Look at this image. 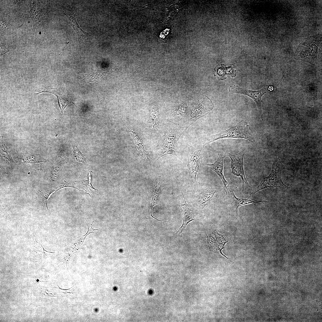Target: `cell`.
Here are the masks:
<instances>
[{
    "label": "cell",
    "instance_id": "cell-10",
    "mask_svg": "<svg viewBox=\"0 0 322 322\" xmlns=\"http://www.w3.org/2000/svg\"><path fill=\"white\" fill-rule=\"evenodd\" d=\"M226 155L221 154H220L217 160L213 163L208 164L206 165L209 168L214 171L220 178L224 185L223 188L226 194L229 193L233 191L231 185L225 179L223 174L224 160Z\"/></svg>",
    "mask_w": 322,
    "mask_h": 322
},
{
    "label": "cell",
    "instance_id": "cell-6",
    "mask_svg": "<svg viewBox=\"0 0 322 322\" xmlns=\"http://www.w3.org/2000/svg\"><path fill=\"white\" fill-rule=\"evenodd\" d=\"M202 157L200 150L193 148L191 150L188 156V185L193 189L197 188L196 177Z\"/></svg>",
    "mask_w": 322,
    "mask_h": 322
},
{
    "label": "cell",
    "instance_id": "cell-4",
    "mask_svg": "<svg viewBox=\"0 0 322 322\" xmlns=\"http://www.w3.org/2000/svg\"><path fill=\"white\" fill-rule=\"evenodd\" d=\"M245 153L244 151L243 150L235 154L229 153L227 154L231 160V173L236 176L240 177L242 179L243 191L252 188L247 182L244 172V158Z\"/></svg>",
    "mask_w": 322,
    "mask_h": 322
},
{
    "label": "cell",
    "instance_id": "cell-21",
    "mask_svg": "<svg viewBox=\"0 0 322 322\" xmlns=\"http://www.w3.org/2000/svg\"><path fill=\"white\" fill-rule=\"evenodd\" d=\"M187 105L186 103H183L178 106L174 112V115L181 116L184 114L187 110Z\"/></svg>",
    "mask_w": 322,
    "mask_h": 322
},
{
    "label": "cell",
    "instance_id": "cell-24",
    "mask_svg": "<svg viewBox=\"0 0 322 322\" xmlns=\"http://www.w3.org/2000/svg\"><path fill=\"white\" fill-rule=\"evenodd\" d=\"M268 91H271L273 89V87L272 86H269L268 87Z\"/></svg>",
    "mask_w": 322,
    "mask_h": 322
},
{
    "label": "cell",
    "instance_id": "cell-17",
    "mask_svg": "<svg viewBox=\"0 0 322 322\" xmlns=\"http://www.w3.org/2000/svg\"><path fill=\"white\" fill-rule=\"evenodd\" d=\"M67 186H63L58 188L43 191H41L38 189L37 191V194L38 196V199L39 203L42 206H44L46 209L48 210L47 207V200L51 194L62 188Z\"/></svg>",
    "mask_w": 322,
    "mask_h": 322
},
{
    "label": "cell",
    "instance_id": "cell-9",
    "mask_svg": "<svg viewBox=\"0 0 322 322\" xmlns=\"http://www.w3.org/2000/svg\"><path fill=\"white\" fill-rule=\"evenodd\" d=\"M221 190L213 186H208L202 190L197 195L195 200L199 207L203 210L217 197Z\"/></svg>",
    "mask_w": 322,
    "mask_h": 322
},
{
    "label": "cell",
    "instance_id": "cell-3",
    "mask_svg": "<svg viewBox=\"0 0 322 322\" xmlns=\"http://www.w3.org/2000/svg\"><path fill=\"white\" fill-rule=\"evenodd\" d=\"M283 165L280 159L276 157L273 161L270 173L265 177L261 182L254 190L251 194L267 188H278L288 189L289 188L283 182L281 179Z\"/></svg>",
    "mask_w": 322,
    "mask_h": 322
},
{
    "label": "cell",
    "instance_id": "cell-19",
    "mask_svg": "<svg viewBox=\"0 0 322 322\" xmlns=\"http://www.w3.org/2000/svg\"><path fill=\"white\" fill-rule=\"evenodd\" d=\"M42 92L50 93L54 94L57 97L58 105L61 110L60 114H61V116L63 114L64 111L67 106L71 103H73L72 102L69 101L67 99L63 98L61 95H60L56 92L53 91L50 92L47 91H42L38 93H35V94H38Z\"/></svg>",
    "mask_w": 322,
    "mask_h": 322
},
{
    "label": "cell",
    "instance_id": "cell-14",
    "mask_svg": "<svg viewBox=\"0 0 322 322\" xmlns=\"http://www.w3.org/2000/svg\"><path fill=\"white\" fill-rule=\"evenodd\" d=\"M175 135L173 133L169 134L166 137L163 146L157 160L164 155L171 154H174L175 153Z\"/></svg>",
    "mask_w": 322,
    "mask_h": 322
},
{
    "label": "cell",
    "instance_id": "cell-15",
    "mask_svg": "<svg viewBox=\"0 0 322 322\" xmlns=\"http://www.w3.org/2000/svg\"><path fill=\"white\" fill-rule=\"evenodd\" d=\"M214 70V76H216L219 80H224L227 77L236 76L234 66L232 65L227 67H224L223 66L220 67L217 66Z\"/></svg>",
    "mask_w": 322,
    "mask_h": 322
},
{
    "label": "cell",
    "instance_id": "cell-2",
    "mask_svg": "<svg viewBox=\"0 0 322 322\" xmlns=\"http://www.w3.org/2000/svg\"><path fill=\"white\" fill-rule=\"evenodd\" d=\"M226 138H243L252 143L256 141L247 122L241 120L228 129L208 137L204 146L217 140Z\"/></svg>",
    "mask_w": 322,
    "mask_h": 322
},
{
    "label": "cell",
    "instance_id": "cell-12",
    "mask_svg": "<svg viewBox=\"0 0 322 322\" xmlns=\"http://www.w3.org/2000/svg\"><path fill=\"white\" fill-rule=\"evenodd\" d=\"M155 184L151 196L150 198V201L148 207L147 212L145 218L147 219H151L157 221L168 222L159 220L155 218L153 216V209L154 206L157 203L161 188L160 182L159 181L157 180Z\"/></svg>",
    "mask_w": 322,
    "mask_h": 322
},
{
    "label": "cell",
    "instance_id": "cell-20",
    "mask_svg": "<svg viewBox=\"0 0 322 322\" xmlns=\"http://www.w3.org/2000/svg\"><path fill=\"white\" fill-rule=\"evenodd\" d=\"M73 148V153L74 156L77 160L78 162H82L84 161V157L81 153L79 151L77 147L72 145Z\"/></svg>",
    "mask_w": 322,
    "mask_h": 322
},
{
    "label": "cell",
    "instance_id": "cell-18",
    "mask_svg": "<svg viewBox=\"0 0 322 322\" xmlns=\"http://www.w3.org/2000/svg\"><path fill=\"white\" fill-rule=\"evenodd\" d=\"M130 133L136 146L140 152L141 154L145 157V158L149 161V157L143 145V141L137 133L134 131L131 130Z\"/></svg>",
    "mask_w": 322,
    "mask_h": 322
},
{
    "label": "cell",
    "instance_id": "cell-8",
    "mask_svg": "<svg viewBox=\"0 0 322 322\" xmlns=\"http://www.w3.org/2000/svg\"><path fill=\"white\" fill-rule=\"evenodd\" d=\"M184 200V203L181 204L180 207L183 221L182 225L179 229L175 235H180L182 236V232L186 227L188 223L192 221L200 220L197 217V214L196 210L191 205L187 203L183 193L182 192Z\"/></svg>",
    "mask_w": 322,
    "mask_h": 322
},
{
    "label": "cell",
    "instance_id": "cell-5",
    "mask_svg": "<svg viewBox=\"0 0 322 322\" xmlns=\"http://www.w3.org/2000/svg\"><path fill=\"white\" fill-rule=\"evenodd\" d=\"M225 201L229 212L233 216L236 217L238 216V209L241 206L251 204L256 205L260 203H269L273 202L264 200H255L249 197L247 199L239 198L236 196L233 191L229 193L226 194Z\"/></svg>",
    "mask_w": 322,
    "mask_h": 322
},
{
    "label": "cell",
    "instance_id": "cell-23",
    "mask_svg": "<svg viewBox=\"0 0 322 322\" xmlns=\"http://www.w3.org/2000/svg\"><path fill=\"white\" fill-rule=\"evenodd\" d=\"M0 56L1 57L5 54L7 52L12 50H9L6 49L5 44H2L1 45L0 47Z\"/></svg>",
    "mask_w": 322,
    "mask_h": 322
},
{
    "label": "cell",
    "instance_id": "cell-22",
    "mask_svg": "<svg viewBox=\"0 0 322 322\" xmlns=\"http://www.w3.org/2000/svg\"><path fill=\"white\" fill-rule=\"evenodd\" d=\"M1 201V215L2 217L4 218L5 219L9 220L10 219V216L9 214L5 210L4 206L2 204Z\"/></svg>",
    "mask_w": 322,
    "mask_h": 322
},
{
    "label": "cell",
    "instance_id": "cell-16",
    "mask_svg": "<svg viewBox=\"0 0 322 322\" xmlns=\"http://www.w3.org/2000/svg\"><path fill=\"white\" fill-rule=\"evenodd\" d=\"M29 13L30 17L31 18L33 22L32 30L34 31L41 19V9L36 4H32L30 6Z\"/></svg>",
    "mask_w": 322,
    "mask_h": 322
},
{
    "label": "cell",
    "instance_id": "cell-7",
    "mask_svg": "<svg viewBox=\"0 0 322 322\" xmlns=\"http://www.w3.org/2000/svg\"><path fill=\"white\" fill-rule=\"evenodd\" d=\"M229 91L231 93L243 94L250 97L256 102L259 111L261 118L263 120L264 117L262 114L261 103V97L268 92V88L264 87L259 90L253 91L241 88L238 85L231 86L229 88Z\"/></svg>",
    "mask_w": 322,
    "mask_h": 322
},
{
    "label": "cell",
    "instance_id": "cell-1",
    "mask_svg": "<svg viewBox=\"0 0 322 322\" xmlns=\"http://www.w3.org/2000/svg\"><path fill=\"white\" fill-rule=\"evenodd\" d=\"M322 35H313L304 39L298 47L295 55V59L305 61L313 64L321 58Z\"/></svg>",
    "mask_w": 322,
    "mask_h": 322
},
{
    "label": "cell",
    "instance_id": "cell-13",
    "mask_svg": "<svg viewBox=\"0 0 322 322\" xmlns=\"http://www.w3.org/2000/svg\"><path fill=\"white\" fill-rule=\"evenodd\" d=\"M213 104L211 100L208 97L205 98L202 102L193 108L191 113V117L192 118L201 117L212 110Z\"/></svg>",
    "mask_w": 322,
    "mask_h": 322
},
{
    "label": "cell",
    "instance_id": "cell-11",
    "mask_svg": "<svg viewBox=\"0 0 322 322\" xmlns=\"http://www.w3.org/2000/svg\"><path fill=\"white\" fill-rule=\"evenodd\" d=\"M73 11L65 10H64L63 13L68 18L70 24L77 35L79 48L80 49L82 41L87 37L89 34L88 33L83 31L80 27L77 22L75 16Z\"/></svg>",
    "mask_w": 322,
    "mask_h": 322
}]
</instances>
